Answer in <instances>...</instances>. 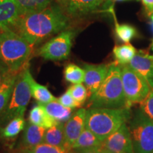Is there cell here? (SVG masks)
I'll use <instances>...</instances> for the list:
<instances>
[{
	"label": "cell",
	"instance_id": "836d02e7",
	"mask_svg": "<svg viewBox=\"0 0 153 153\" xmlns=\"http://www.w3.org/2000/svg\"><path fill=\"white\" fill-rule=\"evenodd\" d=\"M101 153H113L111 152H110L109 150H106V149H104V148H101Z\"/></svg>",
	"mask_w": 153,
	"mask_h": 153
},
{
	"label": "cell",
	"instance_id": "6da1fadb",
	"mask_svg": "<svg viewBox=\"0 0 153 153\" xmlns=\"http://www.w3.org/2000/svg\"><path fill=\"white\" fill-rule=\"evenodd\" d=\"M69 25L70 18L57 3L51 4L40 11L23 15L11 30L34 46L51 36L66 30Z\"/></svg>",
	"mask_w": 153,
	"mask_h": 153
},
{
	"label": "cell",
	"instance_id": "7c38bea8",
	"mask_svg": "<svg viewBox=\"0 0 153 153\" xmlns=\"http://www.w3.org/2000/svg\"><path fill=\"white\" fill-rule=\"evenodd\" d=\"M109 67L110 64L85 65L84 70L85 73L84 82L89 91V97L98 90L102 85L108 74Z\"/></svg>",
	"mask_w": 153,
	"mask_h": 153
},
{
	"label": "cell",
	"instance_id": "3957f363",
	"mask_svg": "<svg viewBox=\"0 0 153 153\" xmlns=\"http://www.w3.org/2000/svg\"><path fill=\"white\" fill-rule=\"evenodd\" d=\"M89 106L90 108H127L121 68L116 62L110 64L106 79L98 90L90 96Z\"/></svg>",
	"mask_w": 153,
	"mask_h": 153
},
{
	"label": "cell",
	"instance_id": "83f0119b",
	"mask_svg": "<svg viewBox=\"0 0 153 153\" xmlns=\"http://www.w3.org/2000/svg\"><path fill=\"white\" fill-rule=\"evenodd\" d=\"M68 89L70 90L74 100L81 106L86 102L88 97L89 96L87 87L82 84H76V85L70 86Z\"/></svg>",
	"mask_w": 153,
	"mask_h": 153
},
{
	"label": "cell",
	"instance_id": "30bf717a",
	"mask_svg": "<svg viewBox=\"0 0 153 153\" xmlns=\"http://www.w3.org/2000/svg\"><path fill=\"white\" fill-rule=\"evenodd\" d=\"M87 109L79 108L72 114L71 118L65 123V148L72 150L74 143L85 128Z\"/></svg>",
	"mask_w": 153,
	"mask_h": 153
},
{
	"label": "cell",
	"instance_id": "4fadbf2b",
	"mask_svg": "<svg viewBox=\"0 0 153 153\" xmlns=\"http://www.w3.org/2000/svg\"><path fill=\"white\" fill-rule=\"evenodd\" d=\"M21 16L16 0H0V30L11 29Z\"/></svg>",
	"mask_w": 153,
	"mask_h": 153
},
{
	"label": "cell",
	"instance_id": "603a6c76",
	"mask_svg": "<svg viewBox=\"0 0 153 153\" xmlns=\"http://www.w3.org/2000/svg\"><path fill=\"white\" fill-rule=\"evenodd\" d=\"M20 8L22 16L37 12L47 8L54 0H16Z\"/></svg>",
	"mask_w": 153,
	"mask_h": 153
},
{
	"label": "cell",
	"instance_id": "f1b7e54d",
	"mask_svg": "<svg viewBox=\"0 0 153 153\" xmlns=\"http://www.w3.org/2000/svg\"><path fill=\"white\" fill-rule=\"evenodd\" d=\"M57 101L64 106L67 107V108H72V109H74V108H81L82 107L74 100V99L73 98V97L72 96L71 93H70L68 89L65 92L57 99Z\"/></svg>",
	"mask_w": 153,
	"mask_h": 153
},
{
	"label": "cell",
	"instance_id": "277c9868",
	"mask_svg": "<svg viewBox=\"0 0 153 153\" xmlns=\"http://www.w3.org/2000/svg\"><path fill=\"white\" fill-rule=\"evenodd\" d=\"M129 117L127 108H90L87 110L85 127L103 142L126 123Z\"/></svg>",
	"mask_w": 153,
	"mask_h": 153
},
{
	"label": "cell",
	"instance_id": "8d00e7d4",
	"mask_svg": "<svg viewBox=\"0 0 153 153\" xmlns=\"http://www.w3.org/2000/svg\"><path fill=\"white\" fill-rule=\"evenodd\" d=\"M73 153H74V152H73Z\"/></svg>",
	"mask_w": 153,
	"mask_h": 153
},
{
	"label": "cell",
	"instance_id": "8992f818",
	"mask_svg": "<svg viewBox=\"0 0 153 153\" xmlns=\"http://www.w3.org/2000/svg\"><path fill=\"white\" fill-rule=\"evenodd\" d=\"M129 130L135 153H153V120L142 110L135 113Z\"/></svg>",
	"mask_w": 153,
	"mask_h": 153
},
{
	"label": "cell",
	"instance_id": "e575fe53",
	"mask_svg": "<svg viewBox=\"0 0 153 153\" xmlns=\"http://www.w3.org/2000/svg\"><path fill=\"white\" fill-rule=\"evenodd\" d=\"M151 19H152V26H153V14L151 16ZM152 49L153 51V41H152Z\"/></svg>",
	"mask_w": 153,
	"mask_h": 153
},
{
	"label": "cell",
	"instance_id": "4dcf8cb0",
	"mask_svg": "<svg viewBox=\"0 0 153 153\" xmlns=\"http://www.w3.org/2000/svg\"><path fill=\"white\" fill-rule=\"evenodd\" d=\"M14 74L17 73H14V72H11L10 70L3 62L0 61V87Z\"/></svg>",
	"mask_w": 153,
	"mask_h": 153
},
{
	"label": "cell",
	"instance_id": "52a82bcc",
	"mask_svg": "<svg viewBox=\"0 0 153 153\" xmlns=\"http://www.w3.org/2000/svg\"><path fill=\"white\" fill-rule=\"evenodd\" d=\"M126 107L129 108L135 103H140L150 92V87L143 76L129 65H120Z\"/></svg>",
	"mask_w": 153,
	"mask_h": 153
},
{
	"label": "cell",
	"instance_id": "ffe728a7",
	"mask_svg": "<svg viewBox=\"0 0 153 153\" xmlns=\"http://www.w3.org/2000/svg\"><path fill=\"white\" fill-rule=\"evenodd\" d=\"M103 142L90 130L85 128L81 135L74 143L72 150H82L94 148H102Z\"/></svg>",
	"mask_w": 153,
	"mask_h": 153
},
{
	"label": "cell",
	"instance_id": "5b68a950",
	"mask_svg": "<svg viewBox=\"0 0 153 153\" xmlns=\"http://www.w3.org/2000/svg\"><path fill=\"white\" fill-rule=\"evenodd\" d=\"M26 66L17 76L16 81L11 94L10 100L2 114L0 115V128L19 116H24L28 103L31 98V91L27 79Z\"/></svg>",
	"mask_w": 153,
	"mask_h": 153
},
{
	"label": "cell",
	"instance_id": "d4e9b609",
	"mask_svg": "<svg viewBox=\"0 0 153 153\" xmlns=\"http://www.w3.org/2000/svg\"><path fill=\"white\" fill-rule=\"evenodd\" d=\"M85 73L84 69L72 63L67 65L63 71L65 79L73 85L82 84L85 79Z\"/></svg>",
	"mask_w": 153,
	"mask_h": 153
},
{
	"label": "cell",
	"instance_id": "d6986e66",
	"mask_svg": "<svg viewBox=\"0 0 153 153\" xmlns=\"http://www.w3.org/2000/svg\"><path fill=\"white\" fill-rule=\"evenodd\" d=\"M42 105L48 114L57 122L68 121L73 114V109L64 106L57 100Z\"/></svg>",
	"mask_w": 153,
	"mask_h": 153
},
{
	"label": "cell",
	"instance_id": "e0dca14e",
	"mask_svg": "<svg viewBox=\"0 0 153 153\" xmlns=\"http://www.w3.org/2000/svg\"><path fill=\"white\" fill-rule=\"evenodd\" d=\"M28 122L45 129L50 128L58 123L48 114L43 105L40 104L35 105L30 111Z\"/></svg>",
	"mask_w": 153,
	"mask_h": 153
},
{
	"label": "cell",
	"instance_id": "484cf974",
	"mask_svg": "<svg viewBox=\"0 0 153 153\" xmlns=\"http://www.w3.org/2000/svg\"><path fill=\"white\" fill-rule=\"evenodd\" d=\"M115 33L120 41L128 43L131 40L136 37L137 32L136 28L130 24H119L115 23Z\"/></svg>",
	"mask_w": 153,
	"mask_h": 153
},
{
	"label": "cell",
	"instance_id": "5bb4252c",
	"mask_svg": "<svg viewBox=\"0 0 153 153\" xmlns=\"http://www.w3.org/2000/svg\"><path fill=\"white\" fill-rule=\"evenodd\" d=\"M134 70L138 72L153 89V55L144 51H139L129 63Z\"/></svg>",
	"mask_w": 153,
	"mask_h": 153
},
{
	"label": "cell",
	"instance_id": "4316f807",
	"mask_svg": "<svg viewBox=\"0 0 153 153\" xmlns=\"http://www.w3.org/2000/svg\"><path fill=\"white\" fill-rule=\"evenodd\" d=\"M20 153H73V150L43 143L33 148H23Z\"/></svg>",
	"mask_w": 153,
	"mask_h": 153
},
{
	"label": "cell",
	"instance_id": "ac0fdd59",
	"mask_svg": "<svg viewBox=\"0 0 153 153\" xmlns=\"http://www.w3.org/2000/svg\"><path fill=\"white\" fill-rule=\"evenodd\" d=\"M43 143L54 146L65 148V123L58 122L55 126L46 129Z\"/></svg>",
	"mask_w": 153,
	"mask_h": 153
},
{
	"label": "cell",
	"instance_id": "9c48e42d",
	"mask_svg": "<svg viewBox=\"0 0 153 153\" xmlns=\"http://www.w3.org/2000/svg\"><path fill=\"white\" fill-rule=\"evenodd\" d=\"M102 148L113 153H135L131 132L126 123L103 141Z\"/></svg>",
	"mask_w": 153,
	"mask_h": 153
},
{
	"label": "cell",
	"instance_id": "d590c367",
	"mask_svg": "<svg viewBox=\"0 0 153 153\" xmlns=\"http://www.w3.org/2000/svg\"><path fill=\"white\" fill-rule=\"evenodd\" d=\"M114 1H130V0H114Z\"/></svg>",
	"mask_w": 153,
	"mask_h": 153
},
{
	"label": "cell",
	"instance_id": "44dd1931",
	"mask_svg": "<svg viewBox=\"0 0 153 153\" xmlns=\"http://www.w3.org/2000/svg\"><path fill=\"white\" fill-rule=\"evenodd\" d=\"M26 124L24 116L13 118L5 126L0 128V135L5 139L14 138L25 128Z\"/></svg>",
	"mask_w": 153,
	"mask_h": 153
},
{
	"label": "cell",
	"instance_id": "d6a6232c",
	"mask_svg": "<svg viewBox=\"0 0 153 153\" xmlns=\"http://www.w3.org/2000/svg\"><path fill=\"white\" fill-rule=\"evenodd\" d=\"M102 148H94L89 149H82V150H72L74 153H101Z\"/></svg>",
	"mask_w": 153,
	"mask_h": 153
},
{
	"label": "cell",
	"instance_id": "7402d4cb",
	"mask_svg": "<svg viewBox=\"0 0 153 153\" xmlns=\"http://www.w3.org/2000/svg\"><path fill=\"white\" fill-rule=\"evenodd\" d=\"M115 60L119 65H128L134 56L136 55V49L131 43L116 45L113 49Z\"/></svg>",
	"mask_w": 153,
	"mask_h": 153
},
{
	"label": "cell",
	"instance_id": "7a4b0ae2",
	"mask_svg": "<svg viewBox=\"0 0 153 153\" xmlns=\"http://www.w3.org/2000/svg\"><path fill=\"white\" fill-rule=\"evenodd\" d=\"M33 46L12 30H0V61L14 73H19L29 62Z\"/></svg>",
	"mask_w": 153,
	"mask_h": 153
},
{
	"label": "cell",
	"instance_id": "9a60e30c",
	"mask_svg": "<svg viewBox=\"0 0 153 153\" xmlns=\"http://www.w3.org/2000/svg\"><path fill=\"white\" fill-rule=\"evenodd\" d=\"M46 129L28 122L25 126L22 137L24 148H30L43 143Z\"/></svg>",
	"mask_w": 153,
	"mask_h": 153
},
{
	"label": "cell",
	"instance_id": "2e32d148",
	"mask_svg": "<svg viewBox=\"0 0 153 153\" xmlns=\"http://www.w3.org/2000/svg\"><path fill=\"white\" fill-rule=\"evenodd\" d=\"M27 79L30 85L32 97L36 99L38 104H46L48 103L57 100V99L51 94L47 87L38 83L34 79L30 73L29 67L27 68Z\"/></svg>",
	"mask_w": 153,
	"mask_h": 153
},
{
	"label": "cell",
	"instance_id": "f546056e",
	"mask_svg": "<svg viewBox=\"0 0 153 153\" xmlns=\"http://www.w3.org/2000/svg\"><path fill=\"white\" fill-rule=\"evenodd\" d=\"M141 110L153 120V91L140 102Z\"/></svg>",
	"mask_w": 153,
	"mask_h": 153
},
{
	"label": "cell",
	"instance_id": "cb8c5ba5",
	"mask_svg": "<svg viewBox=\"0 0 153 153\" xmlns=\"http://www.w3.org/2000/svg\"><path fill=\"white\" fill-rule=\"evenodd\" d=\"M14 74L0 87V115L2 114L10 100L18 74Z\"/></svg>",
	"mask_w": 153,
	"mask_h": 153
},
{
	"label": "cell",
	"instance_id": "8fae6325",
	"mask_svg": "<svg viewBox=\"0 0 153 153\" xmlns=\"http://www.w3.org/2000/svg\"><path fill=\"white\" fill-rule=\"evenodd\" d=\"M65 14L72 18H79L90 14L104 0H57Z\"/></svg>",
	"mask_w": 153,
	"mask_h": 153
},
{
	"label": "cell",
	"instance_id": "ba28073f",
	"mask_svg": "<svg viewBox=\"0 0 153 153\" xmlns=\"http://www.w3.org/2000/svg\"><path fill=\"white\" fill-rule=\"evenodd\" d=\"M75 32L65 30L38 49L39 56L48 60H65L70 55Z\"/></svg>",
	"mask_w": 153,
	"mask_h": 153
},
{
	"label": "cell",
	"instance_id": "1f68e13d",
	"mask_svg": "<svg viewBox=\"0 0 153 153\" xmlns=\"http://www.w3.org/2000/svg\"><path fill=\"white\" fill-rule=\"evenodd\" d=\"M142 2L148 14L152 16L153 14V0H142Z\"/></svg>",
	"mask_w": 153,
	"mask_h": 153
}]
</instances>
